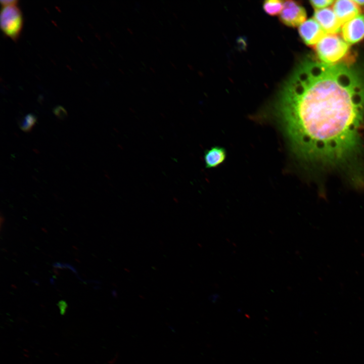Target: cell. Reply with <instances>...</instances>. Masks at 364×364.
<instances>
[{"instance_id": "obj_1", "label": "cell", "mask_w": 364, "mask_h": 364, "mask_svg": "<svg viewBox=\"0 0 364 364\" xmlns=\"http://www.w3.org/2000/svg\"><path fill=\"white\" fill-rule=\"evenodd\" d=\"M274 112L300 160L341 169L352 180L364 175V80L353 69L303 60L281 89Z\"/></svg>"}, {"instance_id": "obj_2", "label": "cell", "mask_w": 364, "mask_h": 364, "mask_svg": "<svg viewBox=\"0 0 364 364\" xmlns=\"http://www.w3.org/2000/svg\"><path fill=\"white\" fill-rule=\"evenodd\" d=\"M315 48L321 62L335 65L348 55L349 45L336 34H328L315 45Z\"/></svg>"}, {"instance_id": "obj_3", "label": "cell", "mask_w": 364, "mask_h": 364, "mask_svg": "<svg viewBox=\"0 0 364 364\" xmlns=\"http://www.w3.org/2000/svg\"><path fill=\"white\" fill-rule=\"evenodd\" d=\"M0 23L1 29L6 36L14 41L18 40L22 29L23 19L17 5L3 7Z\"/></svg>"}, {"instance_id": "obj_4", "label": "cell", "mask_w": 364, "mask_h": 364, "mask_svg": "<svg viewBox=\"0 0 364 364\" xmlns=\"http://www.w3.org/2000/svg\"><path fill=\"white\" fill-rule=\"evenodd\" d=\"M306 18V11L298 2L294 1L284 2L280 15V19L283 24L290 27H296L303 23Z\"/></svg>"}, {"instance_id": "obj_5", "label": "cell", "mask_w": 364, "mask_h": 364, "mask_svg": "<svg viewBox=\"0 0 364 364\" xmlns=\"http://www.w3.org/2000/svg\"><path fill=\"white\" fill-rule=\"evenodd\" d=\"M343 39L349 44L364 39V14H360L343 24L341 28Z\"/></svg>"}, {"instance_id": "obj_6", "label": "cell", "mask_w": 364, "mask_h": 364, "mask_svg": "<svg viewBox=\"0 0 364 364\" xmlns=\"http://www.w3.org/2000/svg\"><path fill=\"white\" fill-rule=\"evenodd\" d=\"M299 35L308 46L316 45L325 35L326 32L314 19L305 20L299 27Z\"/></svg>"}, {"instance_id": "obj_7", "label": "cell", "mask_w": 364, "mask_h": 364, "mask_svg": "<svg viewBox=\"0 0 364 364\" xmlns=\"http://www.w3.org/2000/svg\"><path fill=\"white\" fill-rule=\"evenodd\" d=\"M314 19L328 34H335L340 31L341 24L333 9L326 8L315 10Z\"/></svg>"}, {"instance_id": "obj_8", "label": "cell", "mask_w": 364, "mask_h": 364, "mask_svg": "<svg viewBox=\"0 0 364 364\" xmlns=\"http://www.w3.org/2000/svg\"><path fill=\"white\" fill-rule=\"evenodd\" d=\"M333 10L341 24L359 15L361 10L354 1L339 0L333 4Z\"/></svg>"}, {"instance_id": "obj_9", "label": "cell", "mask_w": 364, "mask_h": 364, "mask_svg": "<svg viewBox=\"0 0 364 364\" xmlns=\"http://www.w3.org/2000/svg\"><path fill=\"white\" fill-rule=\"evenodd\" d=\"M226 156V152L223 147L213 146L205 151L204 160L206 168H215L222 163Z\"/></svg>"}, {"instance_id": "obj_10", "label": "cell", "mask_w": 364, "mask_h": 364, "mask_svg": "<svg viewBox=\"0 0 364 364\" xmlns=\"http://www.w3.org/2000/svg\"><path fill=\"white\" fill-rule=\"evenodd\" d=\"M284 2L279 0H268L264 2L263 8L269 15L275 16L281 13L283 8Z\"/></svg>"}, {"instance_id": "obj_11", "label": "cell", "mask_w": 364, "mask_h": 364, "mask_svg": "<svg viewBox=\"0 0 364 364\" xmlns=\"http://www.w3.org/2000/svg\"><path fill=\"white\" fill-rule=\"evenodd\" d=\"M36 122V117L32 114H28L20 122L19 127L22 130L25 132H29L31 130Z\"/></svg>"}, {"instance_id": "obj_12", "label": "cell", "mask_w": 364, "mask_h": 364, "mask_svg": "<svg viewBox=\"0 0 364 364\" xmlns=\"http://www.w3.org/2000/svg\"><path fill=\"white\" fill-rule=\"evenodd\" d=\"M309 2L313 8L316 9V10H320L325 9V8L333 4L334 1L331 0H321L310 1Z\"/></svg>"}, {"instance_id": "obj_13", "label": "cell", "mask_w": 364, "mask_h": 364, "mask_svg": "<svg viewBox=\"0 0 364 364\" xmlns=\"http://www.w3.org/2000/svg\"><path fill=\"white\" fill-rule=\"evenodd\" d=\"M54 113L60 119L64 118L66 114L65 111L61 107L56 108Z\"/></svg>"}, {"instance_id": "obj_14", "label": "cell", "mask_w": 364, "mask_h": 364, "mask_svg": "<svg viewBox=\"0 0 364 364\" xmlns=\"http://www.w3.org/2000/svg\"><path fill=\"white\" fill-rule=\"evenodd\" d=\"M1 4L3 7L17 5L18 1L16 0H1Z\"/></svg>"}, {"instance_id": "obj_15", "label": "cell", "mask_w": 364, "mask_h": 364, "mask_svg": "<svg viewBox=\"0 0 364 364\" xmlns=\"http://www.w3.org/2000/svg\"><path fill=\"white\" fill-rule=\"evenodd\" d=\"M58 305L60 309V313L62 315H64L65 313L66 309L67 307V304L64 301H60Z\"/></svg>"}, {"instance_id": "obj_16", "label": "cell", "mask_w": 364, "mask_h": 364, "mask_svg": "<svg viewBox=\"0 0 364 364\" xmlns=\"http://www.w3.org/2000/svg\"><path fill=\"white\" fill-rule=\"evenodd\" d=\"M355 3L357 4V5L359 6L360 8L361 11L362 10L364 11V0H359V1H354Z\"/></svg>"}, {"instance_id": "obj_17", "label": "cell", "mask_w": 364, "mask_h": 364, "mask_svg": "<svg viewBox=\"0 0 364 364\" xmlns=\"http://www.w3.org/2000/svg\"><path fill=\"white\" fill-rule=\"evenodd\" d=\"M127 30L129 32V33H130V34H133V31H132L131 30V29H130L129 28L127 27Z\"/></svg>"}, {"instance_id": "obj_18", "label": "cell", "mask_w": 364, "mask_h": 364, "mask_svg": "<svg viewBox=\"0 0 364 364\" xmlns=\"http://www.w3.org/2000/svg\"><path fill=\"white\" fill-rule=\"evenodd\" d=\"M188 66L190 69H191V70L194 69L193 67L190 64H188Z\"/></svg>"}, {"instance_id": "obj_19", "label": "cell", "mask_w": 364, "mask_h": 364, "mask_svg": "<svg viewBox=\"0 0 364 364\" xmlns=\"http://www.w3.org/2000/svg\"><path fill=\"white\" fill-rule=\"evenodd\" d=\"M170 63H171V64L172 65V66L173 67H174L175 69H176V67L175 66V65H174V64H173L171 61H170Z\"/></svg>"}, {"instance_id": "obj_20", "label": "cell", "mask_w": 364, "mask_h": 364, "mask_svg": "<svg viewBox=\"0 0 364 364\" xmlns=\"http://www.w3.org/2000/svg\"><path fill=\"white\" fill-rule=\"evenodd\" d=\"M150 70L151 71H152L153 72H155V70L152 67H150Z\"/></svg>"}, {"instance_id": "obj_21", "label": "cell", "mask_w": 364, "mask_h": 364, "mask_svg": "<svg viewBox=\"0 0 364 364\" xmlns=\"http://www.w3.org/2000/svg\"><path fill=\"white\" fill-rule=\"evenodd\" d=\"M173 15H174V16H175V18H178L177 16V15L175 14V13H173Z\"/></svg>"}, {"instance_id": "obj_22", "label": "cell", "mask_w": 364, "mask_h": 364, "mask_svg": "<svg viewBox=\"0 0 364 364\" xmlns=\"http://www.w3.org/2000/svg\"><path fill=\"white\" fill-rule=\"evenodd\" d=\"M181 25L183 27L184 29H186V27L182 24Z\"/></svg>"}, {"instance_id": "obj_23", "label": "cell", "mask_w": 364, "mask_h": 364, "mask_svg": "<svg viewBox=\"0 0 364 364\" xmlns=\"http://www.w3.org/2000/svg\"><path fill=\"white\" fill-rule=\"evenodd\" d=\"M156 38L157 39H158L159 41H160V39H159L158 37H157L156 36Z\"/></svg>"}]
</instances>
